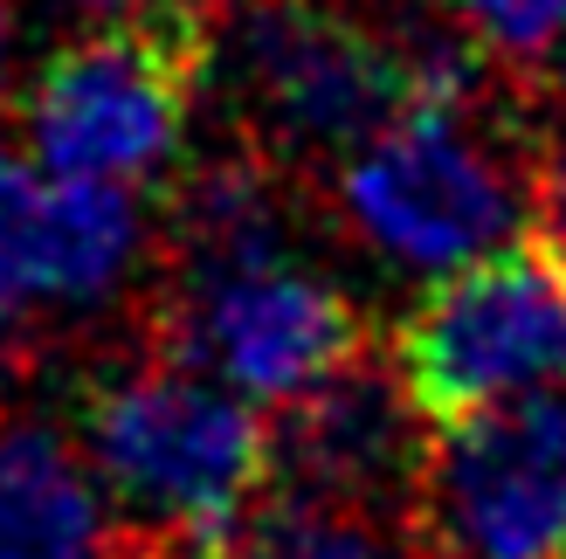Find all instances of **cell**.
<instances>
[{
    "label": "cell",
    "instance_id": "obj_10",
    "mask_svg": "<svg viewBox=\"0 0 566 559\" xmlns=\"http://www.w3.org/2000/svg\"><path fill=\"white\" fill-rule=\"evenodd\" d=\"M146 249V214L132 187L97 180H42L28 208V276L35 297L55 304H97L132 276Z\"/></svg>",
    "mask_w": 566,
    "mask_h": 559
},
{
    "label": "cell",
    "instance_id": "obj_18",
    "mask_svg": "<svg viewBox=\"0 0 566 559\" xmlns=\"http://www.w3.org/2000/svg\"><path fill=\"white\" fill-rule=\"evenodd\" d=\"M0 63H8V0H0Z\"/></svg>",
    "mask_w": 566,
    "mask_h": 559
},
{
    "label": "cell",
    "instance_id": "obj_4",
    "mask_svg": "<svg viewBox=\"0 0 566 559\" xmlns=\"http://www.w3.org/2000/svg\"><path fill=\"white\" fill-rule=\"evenodd\" d=\"M338 208L366 249L401 270L449 276L525 235V201L512 173L476 146L463 110H415L338 173Z\"/></svg>",
    "mask_w": 566,
    "mask_h": 559
},
{
    "label": "cell",
    "instance_id": "obj_3",
    "mask_svg": "<svg viewBox=\"0 0 566 559\" xmlns=\"http://www.w3.org/2000/svg\"><path fill=\"white\" fill-rule=\"evenodd\" d=\"M214 14L166 28H91L28 76L21 131L49 180L138 187L187 138L193 91L214 70Z\"/></svg>",
    "mask_w": 566,
    "mask_h": 559
},
{
    "label": "cell",
    "instance_id": "obj_7",
    "mask_svg": "<svg viewBox=\"0 0 566 559\" xmlns=\"http://www.w3.org/2000/svg\"><path fill=\"white\" fill-rule=\"evenodd\" d=\"M153 352L180 359L201 380L214 373L249 408H291L311 387L366 359V318L325 276L270 263L201 291H174L153 331Z\"/></svg>",
    "mask_w": 566,
    "mask_h": 559
},
{
    "label": "cell",
    "instance_id": "obj_6",
    "mask_svg": "<svg viewBox=\"0 0 566 559\" xmlns=\"http://www.w3.org/2000/svg\"><path fill=\"white\" fill-rule=\"evenodd\" d=\"M415 532L442 559H566V387L429 435Z\"/></svg>",
    "mask_w": 566,
    "mask_h": 559
},
{
    "label": "cell",
    "instance_id": "obj_8",
    "mask_svg": "<svg viewBox=\"0 0 566 559\" xmlns=\"http://www.w3.org/2000/svg\"><path fill=\"white\" fill-rule=\"evenodd\" d=\"M421 463H429L421 422L401 401L394 373L374 367V359L332 373L304 401L276 408V422H270V484L276 491L332 497V505H359V511L415 525Z\"/></svg>",
    "mask_w": 566,
    "mask_h": 559
},
{
    "label": "cell",
    "instance_id": "obj_13",
    "mask_svg": "<svg viewBox=\"0 0 566 559\" xmlns=\"http://www.w3.org/2000/svg\"><path fill=\"white\" fill-rule=\"evenodd\" d=\"M449 28L476 49V63L539 76L566 49V0H449Z\"/></svg>",
    "mask_w": 566,
    "mask_h": 559
},
{
    "label": "cell",
    "instance_id": "obj_17",
    "mask_svg": "<svg viewBox=\"0 0 566 559\" xmlns=\"http://www.w3.org/2000/svg\"><path fill=\"white\" fill-rule=\"evenodd\" d=\"M111 559H174V552H159L153 539H132V532H125V539H118V552H111Z\"/></svg>",
    "mask_w": 566,
    "mask_h": 559
},
{
    "label": "cell",
    "instance_id": "obj_15",
    "mask_svg": "<svg viewBox=\"0 0 566 559\" xmlns=\"http://www.w3.org/2000/svg\"><path fill=\"white\" fill-rule=\"evenodd\" d=\"M532 235H539L553 256L566 263V118H559V131H553L539 173H532Z\"/></svg>",
    "mask_w": 566,
    "mask_h": 559
},
{
    "label": "cell",
    "instance_id": "obj_16",
    "mask_svg": "<svg viewBox=\"0 0 566 559\" xmlns=\"http://www.w3.org/2000/svg\"><path fill=\"white\" fill-rule=\"evenodd\" d=\"M97 28H166V21H208L214 0H76Z\"/></svg>",
    "mask_w": 566,
    "mask_h": 559
},
{
    "label": "cell",
    "instance_id": "obj_5",
    "mask_svg": "<svg viewBox=\"0 0 566 559\" xmlns=\"http://www.w3.org/2000/svg\"><path fill=\"white\" fill-rule=\"evenodd\" d=\"M229 42L242 91L270 110L283 146H374L421 110L408 35H374L325 0H242Z\"/></svg>",
    "mask_w": 566,
    "mask_h": 559
},
{
    "label": "cell",
    "instance_id": "obj_9",
    "mask_svg": "<svg viewBox=\"0 0 566 559\" xmlns=\"http://www.w3.org/2000/svg\"><path fill=\"white\" fill-rule=\"evenodd\" d=\"M104 497L83 456L42 422L0 429V559H111Z\"/></svg>",
    "mask_w": 566,
    "mask_h": 559
},
{
    "label": "cell",
    "instance_id": "obj_11",
    "mask_svg": "<svg viewBox=\"0 0 566 559\" xmlns=\"http://www.w3.org/2000/svg\"><path fill=\"white\" fill-rule=\"evenodd\" d=\"M174 291H201L242 270H270L283 256L276 180L256 159H214L174 193Z\"/></svg>",
    "mask_w": 566,
    "mask_h": 559
},
{
    "label": "cell",
    "instance_id": "obj_1",
    "mask_svg": "<svg viewBox=\"0 0 566 559\" xmlns=\"http://www.w3.org/2000/svg\"><path fill=\"white\" fill-rule=\"evenodd\" d=\"M76 429L91 470L132 518V539L174 559H221L270 491V422L166 352L97 373Z\"/></svg>",
    "mask_w": 566,
    "mask_h": 559
},
{
    "label": "cell",
    "instance_id": "obj_2",
    "mask_svg": "<svg viewBox=\"0 0 566 559\" xmlns=\"http://www.w3.org/2000/svg\"><path fill=\"white\" fill-rule=\"evenodd\" d=\"M394 387L429 435L566 387V263L525 229L436 276L394 325Z\"/></svg>",
    "mask_w": 566,
    "mask_h": 559
},
{
    "label": "cell",
    "instance_id": "obj_19",
    "mask_svg": "<svg viewBox=\"0 0 566 559\" xmlns=\"http://www.w3.org/2000/svg\"><path fill=\"white\" fill-rule=\"evenodd\" d=\"M553 70H559V83H566V49H559V63H553Z\"/></svg>",
    "mask_w": 566,
    "mask_h": 559
},
{
    "label": "cell",
    "instance_id": "obj_14",
    "mask_svg": "<svg viewBox=\"0 0 566 559\" xmlns=\"http://www.w3.org/2000/svg\"><path fill=\"white\" fill-rule=\"evenodd\" d=\"M35 173L0 152V352L21 339L28 304H35V276H28V208H35Z\"/></svg>",
    "mask_w": 566,
    "mask_h": 559
},
{
    "label": "cell",
    "instance_id": "obj_12",
    "mask_svg": "<svg viewBox=\"0 0 566 559\" xmlns=\"http://www.w3.org/2000/svg\"><path fill=\"white\" fill-rule=\"evenodd\" d=\"M421 532L408 518H380L359 505H332V497L304 491H263L221 559H415Z\"/></svg>",
    "mask_w": 566,
    "mask_h": 559
}]
</instances>
